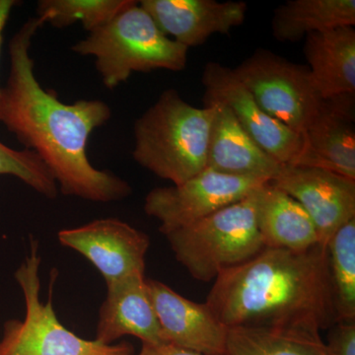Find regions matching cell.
I'll use <instances>...</instances> for the list:
<instances>
[{
	"instance_id": "obj_4",
	"label": "cell",
	"mask_w": 355,
	"mask_h": 355,
	"mask_svg": "<svg viewBox=\"0 0 355 355\" xmlns=\"http://www.w3.org/2000/svg\"><path fill=\"white\" fill-rule=\"evenodd\" d=\"M73 53L95 58L105 87L114 89L133 72L156 69L181 71L189 48L166 36L139 1L72 46Z\"/></svg>"
},
{
	"instance_id": "obj_12",
	"label": "cell",
	"mask_w": 355,
	"mask_h": 355,
	"mask_svg": "<svg viewBox=\"0 0 355 355\" xmlns=\"http://www.w3.org/2000/svg\"><path fill=\"white\" fill-rule=\"evenodd\" d=\"M146 286L166 343L205 355H226L228 328L207 303L189 300L158 280L146 279Z\"/></svg>"
},
{
	"instance_id": "obj_16",
	"label": "cell",
	"mask_w": 355,
	"mask_h": 355,
	"mask_svg": "<svg viewBox=\"0 0 355 355\" xmlns=\"http://www.w3.org/2000/svg\"><path fill=\"white\" fill-rule=\"evenodd\" d=\"M216 107L207 146V168L220 174L253 177L272 181L280 164L254 141L231 110L216 100H205Z\"/></svg>"
},
{
	"instance_id": "obj_8",
	"label": "cell",
	"mask_w": 355,
	"mask_h": 355,
	"mask_svg": "<svg viewBox=\"0 0 355 355\" xmlns=\"http://www.w3.org/2000/svg\"><path fill=\"white\" fill-rule=\"evenodd\" d=\"M266 182L270 181L228 176L207 168L184 183L149 191L144 211L160 222L159 231L166 235L239 202Z\"/></svg>"
},
{
	"instance_id": "obj_7",
	"label": "cell",
	"mask_w": 355,
	"mask_h": 355,
	"mask_svg": "<svg viewBox=\"0 0 355 355\" xmlns=\"http://www.w3.org/2000/svg\"><path fill=\"white\" fill-rule=\"evenodd\" d=\"M233 72L268 116L300 135L323 101L307 67L270 51H254Z\"/></svg>"
},
{
	"instance_id": "obj_1",
	"label": "cell",
	"mask_w": 355,
	"mask_h": 355,
	"mask_svg": "<svg viewBox=\"0 0 355 355\" xmlns=\"http://www.w3.org/2000/svg\"><path fill=\"white\" fill-rule=\"evenodd\" d=\"M44 24L43 18H30L9 43L10 70L1 90L0 123L44 161L64 196L94 202L123 200L132 195L130 184L96 169L86 151L91 133L111 119L109 105L98 99L64 104L35 76L30 48Z\"/></svg>"
},
{
	"instance_id": "obj_21",
	"label": "cell",
	"mask_w": 355,
	"mask_h": 355,
	"mask_svg": "<svg viewBox=\"0 0 355 355\" xmlns=\"http://www.w3.org/2000/svg\"><path fill=\"white\" fill-rule=\"evenodd\" d=\"M336 323L355 321V218L327 244Z\"/></svg>"
},
{
	"instance_id": "obj_17",
	"label": "cell",
	"mask_w": 355,
	"mask_h": 355,
	"mask_svg": "<svg viewBox=\"0 0 355 355\" xmlns=\"http://www.w3.org/2000/svg\"><path fill=\"white\" fill-rule=\"evenodd\" d=\"M304 55L322 99L355 94V30L342 26L305 37Z\"/></svg>"
},
{
	"instance_id": "obj_10",
	"label": "cell",
	"mask_w": 355,
	"mask_h": 355,
	"mask_svg": "<svg viewBox=\"0 0 355 355\" xmlns=\"http://www.w3.org/2000/svg\"><path fill=\"white\" fill-rule=\"evenodd\" d=\"M62 246L83 254L99 270L106 286L132 275H146L148 236L121 219H96L58 233Z\"/></svg>"
},
{
	"instance_id": "obj_3",
	"label": "cell",
	"mask_w": 355,
	"mask_h": 355,
	"mask_svg": "<svg viewBox=\"0 0 355 355\" xmlns=\"http://www.w3.org/2000/svg\"><path fill=\"white\" fill-rule=\"evenodd\" d=\"M216 107L184 101L165 90L135 123L133 159L156 176L180 184L207 169L210 128Z\"/></svg>"
},
{
	"instance_id": "obj_9",
	"label": "cell",
	"mask_w": 355,
	"mask_h": 355,
	"mask_svg": "<svg viewBox=\"0 0 355 355\" xmlns=\"http://www.w3.org/2000/svg\"><path fill=\"white\" fill-rule=\"evenodd\" d=\"M205 100H216L231 110L243 130L280 164L295 165L302 150V135L275 120L254 101L233 69L209 62L203 70Z\"/></svg>"
},
{
	"instance_id": "obj_23",
	"label": "cell",
	"mask_w": 355,
	"mask_h": 355,
	"mask_svg": "<svg viewBox=\"0 0 355 355\" xmlns=\"http://www.w3.org/2000/svg\"><path fill=\"white\" fill-rule=\"evenodd\" d=\"M0 175L17 178L46 198L58 197V184L50 169L28 149L16 150L0 142Z\"/></svg>"
},
{
	"instance_id": "obj_2",
	"label": "cell",
	"mask_w": 355,
	"mask_h": 355,
	"mask_svg": "<svg viewBox=\"0 0 355 355\" xmlns=\"http://www.w3.org/2000/svg\"><path fill=\"white\" fill-rule=\"evenodd\" d=\"M207 303L227 328L336 324L327 245L296 252L263 250L219 273Z\"/></svg>"
},
{
	"instance_id": "obj_25",
	"label": "cell",
	"mask_w": 355,
	"mask_h": 355,
	"mask_svg": "<svg viewBox=\"0 0 355 355\" xmlns=\"http://www.w3.org/2000/svg\"><path fill=\"white\" fill-rule=\"evenodd\" d=\"M137 355H205L169 343H142Z\"/></svg>"
},
{
	"instance_id": "obj_13",
	"label": "cell",
	"mask_w": 355,
	"mask_h": 355,
	"mask_svg": "<svg viewBox=\"0 0 355 355\" xmlns=\"http://www.w3.org/2000/svg\"><path fill=\"white\" fill-rule=\"evenodd\" d=\"M355 94L323 99L303 133L295 165L322 168L355 180Z\"/></svg>"
},
{
	"instance_id": "obj_5",
	"label": "cell",
	"mask_w": 355,
	"mask_h": 355,
	"mask_svg": "<svg viewBox=\"0 0 355 355\" xmlns=\"http://www.w3.org/2000/svg\"><path fill=\"white\" fill-rule=\"evenodd\" d=\"M257 190L165 235L175 258L193 279L211 282L223 270L245 263L265 248L257 222Z\"/></svg>"
},
{
	"instance_id": "obj_24",
	"label": "cell",
	"mask_w": 355,
	"mask_h": 355,
	"mask_svg": "<svg viewBox=\"0 0 355 355\" xmlns=\"http://www.w3.org/2000/svg\"><path fill=\"white\" fill-rule=\"evenodd\" d=\"M328 343V355H355V321L338 322L331 327Z\"/></svg>"
},
{
	"instance_id": "obj_26",
	"label": "cell",
	"mask_w": 355,
	"mask_h": 355,
	"mask_svg": "<svg viewBox=\"0 0 355 355\" xmlns=\"http://www.w3.org/2000/svg\"><path fill=\"white\" fill-rule=\"evenodd\" d=\"M19 2L17 0H0V53H1L2 42H3V31L6 29L9 16L12 12L14 7ZM1 90L0 87V102H1Z\"/></svg>"
},
{
	"instance_id": "obj_6",
	"label": "cell",
	"mask_w": 355,
	"mask_h": 355,
	"mask_svg": "<svg viewBox=\"0 0 355 355\" xmlns=\"http://www.w3.org/2000/svg\"><path fill=\"white\" fill-rule=\"evenodd\" d=\"M38 248L32 240L29 256L14 275L24 296L26 314L23 320L4 323L0 355H133L130 343L103 345L84 340L65 328L53 310L51 291L48 301L42 302Z\"/></svg>"
},
{
	"instance_id": "obj_11",
	"label": "cell",
	"mask_w": 355,
	"mask_h": 355,
	"mask_svg": "<svg viewBox=\"0 0 355 355\" xmlns=\"http://www.w3.org/2000/svg\"><path fill=\"white\" fill-rule=\"evenodd\" d=\"M270 182L302 205L322 244L355 218V180L322 168L282 165Z\"/></svg>"
},
{
	"instance_id": "obj_19",
	"label": "cell",
	"mask_w": 355,
	"mask_h": 355,
	"mask_svg": "<svg viewBox=\"0 0 355 355\" xmlns=\"http://www.w3.org/2000/svg\"><path fill=\"white\" fill-rule=\"evenodd\" d=\"M320 331L311 327H232L226 355H328Z\"/></svg>"
},
{
	"instance_id": "obj_14",
	"label": "cell",
	"mask_w": 355,
	"mask_h": 355,
	"mask_svg": "<svg viewBox=\"0 0 355 355\" xmlns=\"http://www.w3.org/2000/svg\"><path fill=\"white\" fill-rule=\"evenodd\" d=\"M139 6L166 36L187 48L203 44L214 34L242 25L247 3L216 0H141Z\"/></svg>"
},
{
	"instance_id": "obj_22",
	"label": "cell",
	"mask_w": 355,
	"mask_h": 355,
	"mask_svg": "<svg viewBox=\"0 0 355 355\" xmlns=\"http://www.w3.org/2000/svg\"><path fill=\"white\" fill-rule=\"evenodd\" d=\"M132 0H40L38 17L55 28L83 23L89 33L107 24Z\"/></svg>"
},
{
	"instance_id": "obj_15",
	"label": "cell",
	"mask_w": 355,
	"mask_h": 355,
	"mask_svg": "<svg viewBox=\"0 0 355 355\" xmlns=\"http://www.w3.org/2000/svg\"><path fill=\"white\" fill-rule=\"evenodd\" d=\"M125 336L142 343H166L147 291L146 275H132L107 286L98 318L95 340L113 345Z\"/></svg>"
},
{
	"instance_id": "obj_18",
	"label": "cell",
	"mask_w": 355,
	"mask_h": 355,
	"mask_svg": "<svg viewBox=\"0 0 355 355\" xmlns=\"http://www.w3.org/2000/svg\"><path fill=\"white\" fill-rule=\"evenodd\" d=\"M257 222L266 248L301 252L320 242L312 219L302 205L266 182L256 191Z\"/></svg>"
},
{
	"instance_id": "obj_20",
	"label": "cell",
	"mask_w": 355,
	"mask_h": 355,
	"mask_svg": "<svg viewBox=\"0 0 355 355\" xmlns=\"http://www.w3.org/2000/svg\"><path fill=\"white\" fill-rule=\"evenodd\" d=\"M354 25V0H288L275 9L272 21L273 37L292 43L311 33Z\"/></svg>"
}]
</instances>
